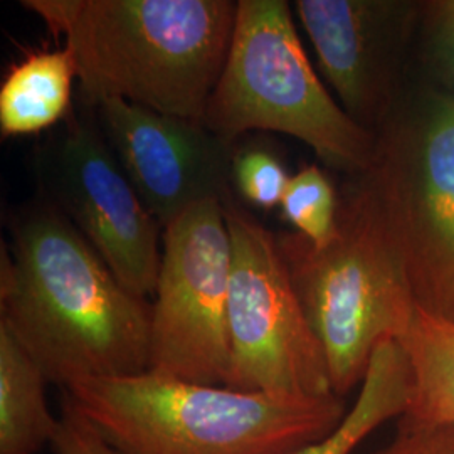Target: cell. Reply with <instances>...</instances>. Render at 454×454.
I'll return each mask as SVG.
<instances>
[{
	"label": "cell",
	"mask_w": 454,
	"mask_h": 454,
	"mask_svg": "<svg viewBox=\"0 0 454 454\" xmlns=\"http://www.w3.org/2000/svg\"><path fill=\"white\" fill-rule=\"evenodd\" d=\"M2 246L0 322L48 380L150 371L152 303L129 292L95 247L46 199L22 209Z\"/></svg>",
	"instance_id": "1"
},
{
	"label": "cell",
	"mask_w": 454,
	"mask_h": 454,
	"mask_svg": "<svg viewBox=\"0 0 454 454\" xmlns=\"http://www.w3.org/2000/svg\"><path fill=\"white\" fill-rule=\"evenodd\" d=\"M340 199L332 182L317 165L293 174L279 204L283 219L313 246H325L337 231Z\"/></svg>",
	"instance_id": "16"
},
{
	"label": "cell",
	"mask_w": 454,
	"mask_h": 454,
	"mask_svg": "<svg viewBox=\"0 0 454 454\" xmlns=\"http://www.w3.org/2000/svg\"><path fill=\"white\" fill-rule=\"evenodd\" d=\"M48 377L0 322V454H35L51 444L58 418L46 401Z\"/></svg>",
	"instance_id": "13"
},
{
	"label": "cell",
	"mask_w": 454,
	"mask_h": 454,
	"mask_svg": "<svg viewBox=\"0 0 454 454\" xmlns=\"http://www.w3.org/2000/svg\"><path fill=\"white\" fill-rule=\"evenodd\" d=\"M46 200L82 232L129 292L155 293L163 227L146 209L98 125L71 114L39 157Z\"/></svg>",
	"instance_id": "9"
},
{
	"label": "cell",
	"mask_w": 454,
	"mask_h": 454,
	"mask_svg": "<svg viewBox=\"0 0 454 454\" xmlns=\"http://www.w3.org/2000/svg\"><path fill=\"white\" fill-rule=\"evenodd\" d=\"M78 65L71 49H39L11 66L0 84L2 138L46 131L69 118Z\"/></svg>",
	"instance_id": "12"
},
{
	"label": "cell",
	"mask_w": 454,
	"mask_h": 454,
	"mask_svg": "<svg viewBox=\"0 0 454 454\" xmlns=\"http://www.w3.org/2000/svg\"><path fill=\"white\" fill-rule=\"evenodd\" d=\"M93 108L131 185L163 229L199 204L234 194V145L202 121L118 98L99 99Z\"/></svg>",
	"instance_id": "10"
},
{
	"label": "cell",
	"mask_w": 454,
	"mask_h": 454,
	"mask_svg": "<svg viewBox=\"0 0 454 454\" xmlns=\"http://www.w3.org/2000/svg\"><path fill=\"white\" fill-rule=\"evenodd\" d=\"M231 179L238 199L271 211L279 207L292 176L273 150L262 145H234Z\"/></svg>",
	"instance_id": "17"
},
{
	"label": "cell",
	"mask_w": 454,
	"mask_h": 454,
	"mask_svg": "<svg viewBox=\"0 0 454 454\" xmlns=\"http://www.w3.org/2000/svg\"><path fill=\"white\" fill-rule=\"evenodd\" d=\"M202 123L231 145L253 130L285 133L352 176L371 167L375 152V133L347 114L315 73L285 0H238Z\"/></svg>",
	"instance_id": "5"
},
{
	"label": "cell",
	"mask_w": 454,
	"mask_h": 454,
	"mask_svg": "<svg viewBox=\"0 0 454 454\" xmlns=\"http://www.w3.org/2000/svg\"><path fill=\"white\" fill-rule=\"evenodd\" d=\"M232 244L223 202L209 200L163 229L152 303L150 372L227 386Z\"/></svg>",
	"instance_id": "8"
},
{
	"label": "cell",
	"mask_w": 454,
	"mask_h": 454,
	"mask_svg": "<svg viewBox=\"0 0 454 454\" xmlns=\"http://www.w3.org/2000/svg\"><path fill=\"white\" fill-rule=\"evenodd\" d=\"M401 345L411 364V399L403 419L454 426V324L418 307Z\"/></svg>",
	"instance_id": "15"
},
{
	"label": "cell",
	"mask_w": 454,
	"mask_h": 454,
	"mask_svg": "<svg viewBox=\"0 0 454 454\" xmlns=\"http://www.w3.org/2000/svg\"><path fill=\"white\" fill-rule=\"evenodd\" d=\"M276 239L341 399L362 386L377 347L401 343L414 322L418 303L399 251L358 180L341 197L335 236L325 246L294 231Z\"/></svg>",
	"instance_id": "4"
},
{
	"label": "cell",
	"mask_w": 454,
	"mask_h": 454,
	"mask_svg": "<svg viewBox=\"0 0 454 454\" xmlns=\"http://www.w3.org/2000/svg\"><path fill=\"white\" fill-rule=\"evenodd\" d=\"M63 390L120 454H294L347 414L340 397L292 399L150 371Z\"/></svg>",
	"instance_id": "3"
},
{
	"label": "cell",
	"mask_w": 454,
	"mask_h": 454,
	"mask_svg": "<svg viewBox=\"0 0 454 454\" xmlns=\"http://www.w3.org/2000/svg\"><path fill=\"white\" fill-rule=\"evenodd\" d=\"M71 49L84 105L118 98L202 121L236 22L232 0H22Z\"/></svg>",
	"instance_id": "2"
},
{
	"label": "cell",
	"mask_w": 454,
	"mask_h": 454,
	"mask_svg": "<svg viewBox=\"0 0 454 454\" xmlns=\"http://www.w3.org/2000/svg\"><path fill=\"white\" fill-rule=\"evenodd\" d=\"M439 12H441L439 34H441L442 56L450 71L453 73L454 78V0L439 4Z\"/></svg>",
	"instance_id": "19"
},
{
	"label": "cell",
	"mask_w": 454,
	"mask_h": 454,
	"mask_svg": "<svg viewBox=\"0 0 454 454\" xmlns=\"http://www.w3.org/2000/svg\"><path fill=\"white\" fill-rule=\"evenodd\" d=\"M411 399V364L397 340L382 341L373 352L357 401L325 438L294 454H352L384 422L404 416Z\"/></svg>",
	"instance_id": "14"
},
{
	"label": "cell",
	"mask_w": 454,
	"mask_h": 454,
	"mask_svg": "<svg viewBox=\"0 0 454 454\" xmlns=\"http://www.w3.org/2000/svg\"><path fill=\"white\" fill-rule=\"evenodd\" d=\"M372 195L404 264L418 307L454 324V97L375 131Z\"/></svg>",
	"instance_id": "6"
},
{
	"label": "cell",
	"mask_w": 454,
	"mask_h": 454,
	"mask_svg": "<svg viewBox=\"0 0 454 454\" xmlns=\"http://www.w3.org/2000/svg\"><path fill=\"white\" fill-rule=\"evenodd\" d=\"M223 209L232 244L226 387L292 399L337 397L275 232L234 194Z\"/></svg>",
	"instance_id": "7"
},
{
	"label": "cell",
	"mask_w": 454,
	"mask_h": 454,
	"mask_svg": "<svg viewBox=\"0 0 454 454\" xmlns=\"http://www.w3.org/2000/svg\"><path fill=\"white\" fill-rule=\"evenodd\" d=\"M293 9L341 108L375 133L389 118L409 9L386 0H296Z\"/></svg>",
	"instance_id": "11"
},
{
	"label": "cell",
	"mask_w": 454,
	"mask_h": 454,
	"mask_svg": "<svg viewBox=\"0 0 454 454\" xmlns=\"http://www.w3.org/2000/svg\"><path fill=\"white\" fill-rule=\"evenodd\" d=\"M51 446L56 454H120L99 436L67 397H63L61 416L58 418Z\"/></svg>",
	"instance_id": "18"
}]
</instances>
